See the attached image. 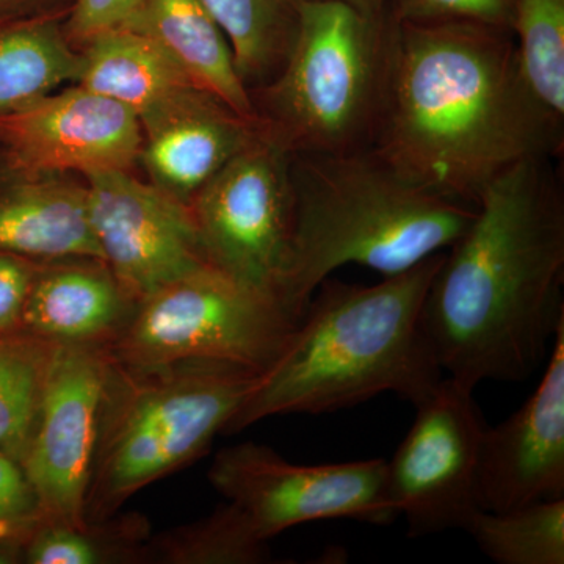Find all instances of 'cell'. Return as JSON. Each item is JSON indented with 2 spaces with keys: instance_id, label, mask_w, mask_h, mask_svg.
<instances>
[{
  "instance_id": "obj_1",
  "label": "cell",
  "mask_w": 564,
  "mask_h": 564,
  "mask_svg": "<svg viewBox=\"0 0 564 564\" xmlns=\"http://www.w3.org/2000/svg\"><path fill=\"white\" fill-rule=\"evenodd\" d=\"M392 22L372 148L404 180L477 207L510 166L558 154L563 128L527 87L513 32L475 22Z\"/></svg>"
},
{
  "instance_id": "obj_2",
  "label": "cell",
  "mask_w": 564,
  "mask_h": 564,
  "mask_svg": "<svg viewBox=\"0 0 564 564\" xmlns=\"http://www.w3.org/2000/svg\"><path fill=\"white\" fill-rule=\"evenodd\" d=\"M564 198L551 158L518 162L485 188L423 302L445 377L470 389L522 383L564 321Z\"/></svg>"
},
{
  "instance_id": "obj_3",
  "label": "cell",
  "mask_w": 564,
  "mask_h": 564,
  "mask_svg": "<svg viewBox=\"0 0 564 564\" xmlns=\"http://www.w3.org/2000/svg\"><path fill=\"white\" fill-rule=\"evenodd\" d=\"M443 256L375 285L326 278L225 433L273 415L347 410L386 392L413 404L425 399L444 378L422 321Z\"/></svg>"
},
{
  "instance_id": "obj_4",
  "label": "cell",
  "mask_w": 564,
  "mask_h": 564,
  "mask_svg": "<svg viewBox=\"0 0 564 564\" xmlns=\"http://www.w3.org/2000/svg\"><path fill=\"white\" fill-rule=\"evenodd\" d=\"M293 240L284 303L302 318L315 289L347 263L395 276L448 250L477 207L419 187L375 152L291 159Z\"/></svg>"
},
{
  "instance_id": "obj_5",
  "label": "cell",
  "mask_w": 564,
  "mask_h": 564,
  "mask_svg": "<svg viewBox=\"0 0 564 564\" xmlns=\"http://www.w3.org/2000/svg\"><path fill=\"white\" fill-rule=\"evenodd\" d=\"M262 372L223 361L131 370L110 361L85 516L104 518L187 466L242 408Z\"/></svg>"
},
{
  "instance_id": "obj_6",
  "label": "cell",
  "mask_w": 564,
  "mask_h": 564,
  "mask_svg": "<svg viewBox=\"0 0 564 564\" xmlns=\"http://www.w3.org/2000/svg\"><path fill=\"white\" fill-rule=\"evenodd\" d=\"M393 22L336 0H300L280 73L254 104L262 132L295 154L372 148L388 87Z\"/></svg>"
},
{
  "instance_id": "obj_7",
  "label": "cell",
  "mask_w": 564,
  "mask_h": 564,
  "mask_svg": "<svg viewBox=\"0 0 564 564\" xmlns=\"http://www.w3.org/2000/svg\"><path fill=\"white\" fill-rule=\"evenodd\" d=\"M300 321L281 303L209 265L140 300L107 356L131 370L223 361L263 373L291 343Z\"/></svg>"
},
{
  "instance_id": "obj_8",
  "label": "cell",
  "mask_w": 564,
  "mask_h": 564,
  "mask_svg": "<svg viewBox=\"0 0 564 564\" xmlns=\"http://www.w3.org/2000/svg\"><path fill=\"white\" fill-rule=\"evenodd\" d=\"M291 159L261 131L188 204L210 265L285 310L293 240Z\"/></svg>"
},
{
  "instance_id": "obj_9",
  "label": "cell",
  "mask_w": 564,
  "mask_h": 564,
  "mask_svg": "<svg viewBox=\"0 0 564 564\" xmlns=\"http://www.w3.org/2000/svg\"><path fill=\"white\" fill-rule=\"evenodd\" d=\"M209 478L263 543L306 522L388 524L399 518L384 458L302 466L267 445L243 443L217 455Z\"/></svg>"
},
{
  "instance_id": "obj_10",
  "label": "cell",
  "mask_w": 564,
  "mask_h": 564,
  "mask_svg": "<svg viewBox=\"0 0 564 564\" xmlns=\"http://www.w3.org/2000/svg\"><path fill=\"white\" fill-rule=\"evenodd\" d=\"M414 408L413 426L386 459L389 500L410 536L464 530L480 510L477 467L488 426L474 389L444 375Z\"/></svg>"
},
{
  "instance_id": "obj_11",
  "label": "cell",
  "mask_w": 564,
  "mask_h": 564,
  "mask_svg": "<svg viewBox=\"0 0 564 564\" xmlns=\"http://www.w3.org/2000/svg\"><path fill=\"white\" fill-rule=\"evenodd\" d=\"M110 359L93 345L54 344L21 464L44 522L88 529L85 507Z\"/></svg>"
},
{
  "instance_id": "obj_12",
  "label": "cell",
  "mask_w": 564,
  "mask_h": 564,
  "mask_svg": "<svg viewBox=\"0 0 564 564\" xmlns=\"http://www.w3.org/2000/svg\"><path fill=\"white\" fill-rule=\"evenodd\" d=\"M87 188L102 262L129 299L210 265L188 204L129 170L90 174Z\"/></svg>"
},
{
  "instance_id": "obj_13",
  "label": "cell",
  "mask_w": 564,
  "mask_h": 564,
  "mask_svg": "<svg viewBox=\"0 0 564 564\" xmlns=\"http://www.w3.org/2000/svg\"><path fill=\"white\" fill-rule=\"evenodd\" d=\"M141 143L135 111L80 85L0 115V147L13 173L87 177L129 170Z\"/></svg>"
},
{
  "instance_id": "obj_14",
  "label": "cell",
  "mask_w": 564,
  "mask_h": 564,
  "mask_svg": "<svg viewBox=\"0 0 564 564\" xmlns=\"http://www.w3.org/2000/svg\"><path fill=\"white\" fill-rule=\"evenodd\" d=\"M547 359L529 400L507 421L486 426L477 467L480 510L564 499V321Z\"/></svg>"
},
{
  "instance_id": "obj_15",
  "label": "cell",
  "mask_w": 564,
  "mask_h": 564,
  "mask_svg": "<svg viewBox=\"0 0 564 564\" xmlns=\"http://www.w3.org/2000/svg\"><path fill=\"white\" fill-rule=\"evenodd\" d=\"M140 122L139 161L152 184L185 204L261 132L259 122L245 120L199 88Z\"/></svg>"
},
{
  "instance_id": "obj_16",
  "label": "cell",
  "mask_w": 564,
  "mask_h": 564,
  "mask_svg": "<svg viewBox=\"0 0 564 564\" xmlns=\"http://www.w3.org/2000/svg\"><path fill=\"white\" fill-rule=\"evenodd\" d=\"M0 251L33 262H102L87 185L66 180V174L9 172L0 182Z\"/></svg>"
},
{
  "instance_id": "obj_17",
  "label": "cell",
  "mask_w": 564,
  "mask_h": 564,
  "mask_svg": "<svg viewBox=\"0 0 564 564\" xmlns=\"http://www.w3.org/2000/svg\"><path fill=\"white\" fill-rule=\"evenodd\" d=\"M129 296L95 259L39 270L22 313L21 333L51 344L95 345L117 336Z\"/></svg>"
},
{
  "instance_id": "obj_18",
  "label": "cell",
  "mask_w": 564,
  "mask_h": 564,
  "mask_svg": "<svg viewBox=\"0 0 564 564\" xmlns=\"http://www.w3.org/2000/svg\"><path fill=\"white\" fill-rule=\"evenodd\" d=\"M129 31L150 36L199 90L245 120L259 122L228 36L202 0H141Z\"/></svg>"
},
{
  "instance_id": "obj_19",
  "label": "cell",
  "mask_w": 564,
  "mask_h": 564,
  "mask_svg": "<svg viewBox=\"0 0 564 564\" xmlns=\"http://www.w3.org/2000/svg\"><path fill=\"white\" fill-rule=\"evenodd\" d=\"M76 85L129 107L140 120L198 88L150 36L129 29L80 44Z\"/></svg>"
},
{
  "instance_id": "obj_20",
  "label": "cell",
  "mask_w": 564,
  "mask_h": 564,
  "mask_svg": "<svg viewBox=\"0 0 564 564\" xmlns=\"http://www.w3.org/2000/svg\"><path fill=\"white\" fill-rule=\"evenodd\" d=\"M68 14L0 18V115L76 84L77 52L66 33Z\"/></svg>"
},
{
  "instance_id": "obj_21",
  "label": "cell",
  "mask_w": 564,
  "mask_h": 564,
  "mask_svg": "<svg viewBox=\"0 0 564 564\" xmlns=\"http://www.w3.org/2000/svg\"><path fill=\"white\" fill-rule=\"evenodd\" d=\"M228 36L245 85L273 79L299 29L300 0H202Z\"/></svg>"
},
{
  "instance_id": "obj_22",
  "label": "cell",
  "mask_w": 564,
  "mask_h": 564,
  "mask_svg": "<svg viewBox=\"0 0 564 564\" xmlns=\"http://www.w3.org/2000/svg\"><path fill=\"white\" fill-rule=\"evenodd\" d=\"M499 564H564V499L508 511H475L464 527Z\"/></svg>"
},
{
  "instance_id": "obj_23",
  "label": "cell",
  "mask_w": 564,
  "mask_h": 564,
  "mask_svg": "<svg viewBox=\"0 0 564 564\" xmlns=\"http://www.w3.org/2000/svg\"><path fill=\"white\" fill-rule=\"evenodd\" d=\"M511 32L527 87L563 128L564 0H516Z\"/></svg>"
},
{
  "instance_id": "obj_24",
  "label": "cell",
  "mask_w": 564,
  "mask_h": 564,
  "mask_svg": "<svg viewBox=\"0 0 564 564\" xmlns=\"http://www.w3.org/2000/svg\"><path fill=\"white\" fill-rule=\"evenodd\" d=\"M54 344L25 333L0 337V452L21 463Z\"/></svg>"
},
{
  "instance_id": "obj_25",
  "label": "cell",
  "mask_w": 564,
  "mask_h": 564,
  "mask_svg": "<svg viewBox=\"0 0 564 564\" xmlns=\"http://www.w3.org/2000/svg\"><path fill=\"white\" fill-rule=\"evenodd\" d=\"M165 562L250 564L265 560V543L226 503L209 518L169 534L159 545Z\"/></svg>"
},
{
  "instance_id": "obj_26",
  "label": "cell",
  "mask_w": 564,
  "mask_h": 564,
  "mask_svg": "<svg viewBox=\"0 0 564 564\" xmlns=\"http://www.w3.org/2000/svg\"><path fill=\"white\" fill-rule=\"evenodd\" d=\"M516 0H388L395 22H475L508 29L513 24Z\"/></svg>"
},
{
  "instance_id": "obj_27",
  "label": "cell",
  "mask_w": 564,
  "mask_h": 564,
  "mask_svg": "<svg viewBox=\"0 0 564 564\" xmlns=\"http://www.w3.org/2000/svg\"><path fill=\"white\" fill-rule=\"evenodd\" d=\"M43 522L39 497L24 467L0 452V541L24 545Z\"/></svg>"
},
{
  "instance_id": "obj_28",
  "label": "cell",
  "mask_w": 564,
  "mask_h": 564,
  "mask_svg": "<svg viewBox=\"0 0 564 564\" xmlns=\"http://www.w3.org/2000/svg\"><path fill=\"white\" fill-rule=\"evenodd\" d=\"M31 564H96L106 562V549L88 529L43 522L22 545Z\"/></svg>"
},
{
  "instance_id": "obj_29",
  "label": "cell",
  "mask_w": 564,
  "mask_h": 564,
  "mask_svg": "<svg viewBox=\"0 0 564 564\" xmlns=\"http://www.w3.org/2000/svg\"><path fill=\"white\" fill-rule=\"evenodd\" d=\"M141 0H73L65 29L70 43L79 46L91 36L117 29H131Z\"/></svg>"
},
{
  "instance_id": "obj_30",
  "label": "cell",
  "mask_w": 564,
  "mask_h": 564,
  "mask_svg": "<svg viewBox=\"0 0 564 564\" xmlns=\"http://www.w3.org/2000/svg\"><path fill=\"white\" fill-rule=\"evenodd\" d=\"M39 270L36 262L0 251V337L21 332L22 313Z\"/></svg>"
},
{
  "instance_id": "obj_31",
  "label": "cell",
  "mask_w": 564,
  "mask_h": 564,
  "mask_svg": "<svg viewBox=\"0 0 564 564\" xmlns=\"http://www.w3.org/2000/svg\"><path fill=\"white\" fill-rule=\"evenodd\" d=\"M73 0H0V18L68 14Z\"/></svg>"
},
{
  "instance_id": "obj_32",
  "label": "cell",
  "mask_w": 564,
  "mask_h": 564,
  "mask_svg": "<svg viewBox=\"0 0 564 564\" xmlns=\"http://www.w3.org/2000/svg\"><path fill=\"white\" fill-rule=\"evenodd\" d=\"M336 2H344L352 9L361 11L367 17L372 18H388V0H336Z\"/></svg>"
},
{
  "instance_id": "obj_33",
  "label": "cell",
  "mask_w": 564,
  "mask_h": 564,
  "mask_svg": "<svg viewBox=\"0 0 564 564\" xmlns=\"http://www.w3.org/2000/svg\"><path fill=\"white\" fill-rule=\"evenodd\" d=\"M22 556V544L0 541V564L17 563Z\"/></svg>"
}]
</instances>
